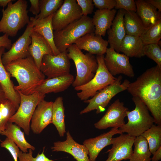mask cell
<instances>
[{
    "label": "cell",
    "instance_id": "cell-1",
    "mask_svg": "<svg viewBox=\"0 0 161 161\" xmlns=\"http://www.w3.org/2000/svg\"><path fill=\"white\" fill-rule=\"evenodd\" d=\"M132 96L139 97L150 112L157 125H161V68L157 65L148 69L127 89Z\"/></svg>",
    "mask_w": 161,
    "mask_h": 161
},
{
    "label": "cell",
    "instance_id": "cell-2",
    "mask_svg": "<svg viewBox=\"0 0 161 161\" xmlns=\"http://www.w3.org/2000/svg\"><path fill=\"white\" fill-rule=\"evenodd\" d=\"M4 66L18 83V85L14 86L15 89L25 95L34 93L45 79V76L38 69L30 55L13 61Z\"/></svg>",
    "mask_w": 161,
    "mask_h": 161
},
{
    "label": "cell",
    "instance_id": "cell-3",
    "mask_svg": "<svg viewBox=\"0 0 161 161\" xmlns=\"http://www.w3.org/2000/svg\"><path fill=\"white\" fill-rule=\"evenodd\" d=\"M13 1L9 3L5 9L2 10L0 33L13 37L16 35L19 30L29 23L30 18L28 15L26 0H18L13 4Z\"/></svg>",
    "mask_w": 161,
    "mask_h": 161
},
{
    "label": "cell",
    "instance_id": "cell-4",
    "mask_svg": "<svg viewBox=\"0 0 161 161\" xmlns=\"http://www.w3.org/2000/svg\"><path fill=\"white\" fill-rule=\"evenodd\" d=\"M94 31L92 18L82 16L62 30L53 31L55 45L60 52H62L79 38L87 33L94 32Z\"/></svg>",
    "mask_w": 161,
    "mask_h": 161
},
{
    "label": "cell",
    "instance_id": "cell-5",
    "mask_svg": "<svg viewBox=\"0 0 161 161\" xmlns=\"http://www.w3.org/2000/svg\"><path fill=\"white\" fill-rule=\"evenodd\" d=\"M132 100L135 108L127 112L128 122L119 129L123 133H126L135 137L141 135L150 128L154 123V120L145 104L139 97L133 96Z\"/></svg>",
    "mask_w": 161,
    "mask_h": 161
},
{
    "label": "cell",
    "instance_id": "cell-6",
    "mask_svg": "<svg viewBox=\"0 0 161 161\" xmlns=\"http://www.w3.org/2000/svg\"><path fill=\"white\" fill-rule=\"evenodd\" d=\"M69 59L74 62L76 70V75L72 85L74 87L83 85L94 77L98 65L96 58L88 53L84 54L75 44L67 49Z\"/></svg>",
    "mask_w": 161,
    "mask_h": 161
},
{
    "label": "cell",
    "instance_id": "cell-7",
    "mask_svg": "<svg viewBox=\"0 0 161 161\" xmlns=\"http://www.w3.org/2000/svg\"><path fill=\"white\" fill-rule=\"evenodd\" d=\"M104 55L97 56L98 67L94 77L86 83L75 87V89L80 91L77 93L78 97L85 101L92 97L99 92L113 83L116 78L112 75L106 68L104 61Z\"/></svg>",
    "mask_w": 161,
    "mask_h": 161
},
{
    "label": "cell",
    "instance_id": "cell-8",
    "mask_svg": "<svg viewBox=\"0 0 161 161\" xmlns=\"http://www.w3.org/2000/svg\"><path fill=\"white\" fill-rule=\"evenodd\" d=\"M20 98L19 106L16 113L9 119L8 122L14 123L22 128L25 134L29 135L30 130V122L37 105L45 97V95L38 92L25 95L19 91Z\"/></svg>",
    "mask_w": 161,
    "mask_h": 161
},
{
    "label": "cell",
    "instance_id": "cell-9",
    "mask_svg": "<svg viewBox=\"0 0 161 161\" xmlns=\"http://www.w3.org/2000/svg\"><path fill=\"white\" fill-rule=\"evenodd\" d=\"M122 76L120 75L112 84L99 92L92 98L84 101L88 106L80 112V114L96 110L97 114L103 112L112 99L118 93L127 90L130 83L127 79L121 82Z\"/></svg>",
    "mask_w": 161,
    "mask_h": 161
},
{
    "label": "cell",
    "instance_id": "cell-10",
    "mask_svg": "<svg viewBox=\"0 0 161 161\" xmlns=\"http://www.w3.org/2000/svg\"><path fill=\"white\" fill-rule=\"evenodd\" d=\"M35 19L34 17H30V21L23 33L12 44L10 49L3 53L1 59L4 66L13 61L30 56L29 47L31 43V35L34 25Z\"/></svg>",
    "mask_w": 161,
    "mask_h": 161
},
{
    "label": "cell",
    "instance_id": "cell-11",
    "mask_svg": "<svg viewBox=\"0 0 161 161\" xmlns=\"http://www.w3.org/2000/svg\"><path fill=\"white\" fill-rule=\"evenodd\" d=\"M70 63L66 50L57 55H47L43 57L40 70L48 78L69 73Z\"/></svg>",
    "mask_w": 161,
    "mask_h": 161
},
{
    "label": "cell",
    "instance_id": "cell-12",
    "mask_svg": "<svg viewBox=\"0 0 161 161\" xmlns=\"http://www.w3.org/2000/svg\"><path fill=\"white\" fill-rule=\"evenodd\" d=\"M83 15L81 9L75 0H64L54 14L52 24L54 31L62 30L79 19Z\"/></svg>",
    "mask_w": 161,
    "mask_h": 161
},
{
    "label": "cell",
    "instance_id": "cell-13",
    "mask_svg": "<svg viewBox=\"0 0 161 161\" xmlns=\"http://www.w3.org/2000/svg\"><path fill=\"white\" fill-rule=\"evenodd\" d=\"M104 61L106 66L113 76L120 74L130 78L135 75L129 57L124 54L116 52L111 47L107 48Z\"/></svg>",
    "mask_w": 161,
    "mask_h": 161
},
{
    "label": "cell",
    "instance_id": "cell-14",
    "mask_svg": "<svg viewBox=\"0 0 161 161\" xmlns=\"http://www.w3.org/2000/svg\"><path fill=\"white\" fill-rule=\"evenodd\" d=\"M128 110L123 103L117 99L109 107L103 117L94 124L95 127L100 130L110 127L119 128L125 124L124 119Z\"/></svg>",
    "mask_w": 161,
    "mask_h": 161
},
{
    "label": "cell",
    "instance_id": "cell-15",
    "mask_svg": "<svg viewBox=\"0 0 161 161\" xmlns=\"http://www.w3.org/2000/svg\"><path fill=\"white\" fill-rule=\"evenodd\" d=\"M135 137L128 134H122L113 137L112 146L106 152L108 158L105 161H121L129 160L133 151L132 147Z\"/></svg>",
    "mask_w": 161,
    "mask_h": 161
},
{
    "label": "cell",
    "instance_id": "cell-16",
    "mask_svg": "<svg viewBox=\"0 0 161 161\" xmlns=\"http://www.w3.org/2000/svg\"><path fill=\"white\" fill-rule=\"evenodd\" d=\"M52 102L43 99L37 105L30 124V129L34 134H40L48 125L52 123Z\"/></svg>",
    "mask_w": 161,
    "mask_h": 161
},
{
    "label": "cell",
    "instance_id": "cell-17",
    "mask_svg": "<svg viewBox=\"0 0 161 161\" xmlns=\"http://www.w3.org/2000/svg\"><path fill=\"white\" fill-rule=\"evenodd\" d=\"M66 140L58 141L53 143L51 148L52 151H63L72 155L77 161H90L89 151L83 145L76 142L71 135L69 131L66 132Z\"/></svg>",
    "mask_w": 161,
    "mask_h": 161
},
{
    "label": "cell",
    "instance_id": "cell-18",
    "mask_svg": "<svg viewBox=\"0 0 161 161\" xmlns=\"http://www.w3.org/2000/svg\"><path fill=\"white\" fill-rule=\"evenodd\" d=\"M123 132L117 128H112L106 133L93 138L85 140L83 143L89 151L90 161H95L99 154L105 147L112 145L113 136Z\"/></svg>",
    "mask_w": 161,
    "mask_h": 161
},
{
    "label": "cell",
    "instance_id": "cell-19",
    "mask_svg": "<svg viewBox=\"0 0 161 161\" xmlns=\"http://www.w3.org/2000/svg\"><path fill=\"white\" fill-rule=\"evenodd\" d=\"M74 44L80 50L84 49L90 54L99 56L106 53L109 43L102 37L92 32L79 38Z\"/></svg>",
    "mask_w": 161,
    "mask_h": 161
},
{
    "label": "cell",
    "instance_id": "cell-20",
    "mask_svg": "<svg viewBox=\"0 0 161 161\" xmlns=\"http://www.w3.org/2000/svg\"><path fill=\"white\" fill-rule=\"evenodd\" d=\"M31 37V43L29 47V53L40 70L44 56L47 55H54V53L48 42L38 33L32 31Z\"/></svg>",
    "mask_w": 161,
    "mask_h": 161
},
{
    "label": "cell",
    "instance_id": "cell-21",
    "mask_svg": "<svg viewBox=\"0 0 161 161\" xmlns=\"http://www.w3.org/2000/svg\"><path fill=\"white\" fill-rule=\"evenodd\" d=\"M125 10L120 9L113 20L110 28L107 31L108 41L110 47L119 53L121 43L126 35L123 19Z\"/></svg>",
    "mask_w": 161,
    "mask_h": 161
},
{
    "label": "cell",
    "instance_id": "cell-22",
    "mask_svg": "<svg viewBox=\"0 0 161 161\" xmlns=\"http://www.w3.org/2000/svg\"><path fill=\"white\" fill-rule=\"evenodd\" d=\"M74 77L69 73L59 77L44 80L43 83L35 90L37 92L45 95L50 93H58L67 89L74 81Z\"/></svg>",
    "mask_w": 161,
    "mask_h": 161
},
{
    "label": "cell",
    "instance_id": "cell-23",
    "mask_svg": "<svg viewBox=\"0 0 161 161\" xmlns=\"http://www.w3.org/2000/svg\"><path fill=\"white\" fill-rule=\"evenodd\" d=\"M5 48H0V84L7 99L13 103L16 109H18L20 102L18 93L14 88V85L10 78V75L6 69L2 61V56L5 52Z\"/></svg>",
    "mask_w": 161,
    "mask_h": 161
},
{
    "label": "cell",
    "instance_id": "cell-24",
    "mask_svg": "<svg viewBox=\"0 0 161 161\" xmlns=\"http://www.w3.org/2000/svg\"><path fill=\"white\" fill-rule=\"evenodd\" d=\"M116 13V10L114 9L96 10L92 18L95 27L94 33L96 35L101 37L105 36L106 31L112 24Z\"/></svg>",
    "mask_w": 161,
    "mask_h": 161
},
{
    "label": "cell",
    "instance_id": "cell-25",
    "mask_svg": "<svg viewBox=\"0 0 161 161\" xmlns=\"http://www.w3.org/2000/svg\"><path fill=\"white\" fill-rule=\"evenodd\" d=\"M136 12L146 28L161 19V12L150 4L144 0L135 1Z\"/></svg>",
    "mask_w": 161,
    "mask_h": 161
},
{
    "label": "cell",
    "instance_id": "cell-26",
    "mask_svg": "<svg viewBox=\"0 0 161 161\" xmlns=\"http://www.w3.org/2000/svg\"><path fill=\"white\" fill-rule=\"evenodd\" d=\"M54 14L41 20L35 18L32 31L38 33L48 42L52 48L54 55H57L60 52L55 47L54 41L53 30L52 24Z\"/></svg>",
    "mask_w": 161,
    "mask_h": 161
},
{
    "label": "cell",
    "instance_id": "cell-27",
    "mask_svg": "<svg viewBox=\"0 0 161 161\" xmlns=\"http://www.w3.org/2000/svg\"><path fill=\"white\" fill-rule=\"evenodd\" d=\"M144 46L140 37L126 35L121 43L120 51L129 57L140 58L145 56Z\"/></svg>",
    "mask_w": 161,
    "mask_h": 161
},
{
    "label": "cell",
    "instance_id": "cell-28",
    "mask_svg": "<svg viewBox=\"0 0 161 161\" xmlns=\"http://www.w3.org/2000/svg\"><path fill=\"white\" fill-rule=\"evenodd\" d=\"M1 134L11 139L23 152H28V149H35V148L26 140L24 133L20 128L15 123L8 122L6 129Z\"/></svg>",
    "mask_w": 161,
    "mask_h": 161
},
{
    "label": "cell",
    "instance_id": "cell-29",
    "mask_svg": "<svg viewBox=\"0 0 161 161\" xmlns=\"http://www.w3.org/2000/svg\"><path fill=\"white\" fill-rule=\"evenodd\" d=\"M123 22L126 35L140 37L146 29L134 11L125 10Z\"/></svg>",
    "mask_w": 161,
    "mask_h": 161
},
{
    "label": "cell",
    "instance_id": "cell-30",
    "mask_svg": "<svg viewBox=\"0 0 161 161\" xmlns=\"http://www.w3.org/2000/svg\"><path fill=\"white\" fill-rule=\"evenodd\" d=\"M64 111L63 98L58 97L53 102L52 119V124L55 127L61 137H63L66 132Z\"/></svg>",
    "mask_w": 161,
    "mask_h": 161
},
{
    "label": "cell",
    "instance_id": "cell-31",
    "mask_svg": "<svg viewBox=\"0 0 161 161\" xmlns=\"http://www.w3.org/2000/svg\"><path fill=\"white\" fill-rule=\"evenodd\" d=\"M134 148L129 161H151V154L147 140L141 135L135 137Z\"/></svg>",
    "mask_w": 161,
    "mask_h": 161
},
{
    "label": "cell",
    "instance_id": "cell-32",
    "mask_svg": "<svg viewBox=\"0 0 161 161\" xmlns=\"http://www.w3.org/2000/svg\"><path fill=\"white\" fill-rule=\"evenodd\" d=\"M141 135L147 141L151 154L161 146V125L154 124Z\"/></svg>",
    "mask_w": 161,
    "mask_h": 161
},
{
    "label": "cell",
    "instance_id": "cell-33",
    "mask_svg": "<svg viewBox=\"0 0 161 161\" xmlns=\"http://www.w3.org/2000/svg\"><path fill=\"white\" fill-rule=\"evenodd\" d=\"M140 38L144 45L158 44L161 38V19L146 28Z\"/></svg>",
    "mask_w": 161,
    "mask_h": 161
},
{
    "label": "cell",
    "instance_id": "cell-34",
    "mask_svg": "<svg viewBox=\"0 0 161 161\" xmlns=\"http://www.w3.org/2000/svg\"><path fill=\"white\" fill-rule=\"evenodd\" d=\"M64 1L63 0H39L40 13L34 18L41 20L55 13Z\"/></svg>",
    "mask_w": 161,
    "mask_h": 161
},
{
    "label": "cell",
    "instance_id": "cell-35",
    "mask_svg": "<svg viewBox=\"0 0 161 161\" xmlns=\"http://www.w3.org/2000/svg\"><path fill=\"white\" fill-rule=\"evenodd\" d=\"M17 111L13 103L6 99L0 104V134L6 128L8 120Z\"/></svg>",
    "mask_w": 161,
    "mask_h": 161
},
{
    "label": "cell",
    "instance_id": "cell-36",
    "mask_svg": "<svg viewBox=\"0 0 161 161\" xmlns=\"http://www.w3.org/2000/svg\"><path fill=\"white\" fill-rule=\"evenodd\" d=\"M144 55L153 60L161 68V49L158 44L144 45Z\"/></svg>",
    "mask_w": 161,
    "mask_h": 161
},
{
    "label": "cell",
    "instance_id": "cell-37",
    "mask_svg": "<svg viewBox=\"0 0 161 161\" xmlns=\"http://www.w3.org/2000/svg\"><path fill=\"white\" fill-rule=\"evenodd\" d=\"M44 148L41 154L38 153L35 157L32 156L33 151L31 149H28V152L24 153L21 151L18 156L19 161H53L49 159L44 153Z\"/></svg>",
    "mask_w": 161,
    "mask_h": 161
},
{
    "label": "cell",
    "instance_id": "cell-38",
    "mask_svg": "<svg viewBox=\"0 0 161 161\" xmlns=\"http://www.w3.org/2000/svg\"><path fill=\"white\" fill-rule=\"evenodd\" d=\"M0 146L9 151L14 161H18V156L20 151L18 147L11 139L7 137L4 141L1 142Z\"/></svg>",
    "mask_w": 161,
    "mask_h": 161
},
{
    "label": "cell",
    "instance_id": "cell-39",
    "mask_svg": "<svg viewBox=\"0 0 161 161\" xmlns=\"http://www.w3.org/2000/svg\"><path fill=\"white\" fill-rule=\"evenodd\" d=\"M115 8L125 10L136 12V6L134 0H115Z\"/></svg>",
    "mask_w": 161,
    "mask_h": 161
},
{
    "label": "cell",
    "instance_id": "cell-40",
    "mask_svg": "<svg viewBox=\"0 0 161 161\" xmlns=\"http://www.w3.org/2000/svg\"><path fill=\"white\" fill-rule=\"evenodd\" d=\"M76 1L81 9L83 16H87L88 15L92 13L94 6L92 0H77Z\"/></svg>",
    "mask_w": 161,
    "mask_h": 161
},
{
    "label": "cell",
    "instance_id": "cell-41",
    "mask_svg": "<svg viewBox=\"0 0 161 161\" xmlns=\"http://www.w3.org/2000/svg\"><path fill=\"white\" fill-rule=\"evenodd\" d=\"M94 5L98 10H112L115 7V0H93Z\"/></svg>",
    "mask_w": 161,
    "mask_h": 161
},
{
    "label": "cell",
    "instance_id": "cell-42",
    "mask_svg": "<svg viewBox=\"0 0 161 161\" xmlns=\"http://www.w3.org/2000/svg\"><path fill=\"white\" fill-rule=\"evenodd\" d=\"M9 36L6 34H4L2 36H0V48L4 47L7 49L9 50L12 46V41L9 38Z\"/></svg>",
    "mask_w": 161,
    "mask_h": 161
},
{
    "label": "cell",
    "instance_id": "cell-43",
    "mask_svg": "<svg viewBox=\"0 0 161 161\" xmlns=\"http://www.w3.org/2000/svg\"><path fill=\"white\" fill-rule=\"evenodd\" d=\"M31 4L29 11L35 16L38 15L40 13L39 0H29Z\"/></svg>",
    "mask_w": 161,
    "mask_h": 161
},
{
    "label": "cell",
    "instance_id": "cell-44",
    "mask_svg": "<svg viewBox=\"0 0 161 161\" xmlns=\"http://www.w3.org/2000/svg\"><path fill=\"white\" fill-rule=\"evenodd\" d=\"M145 1L155 8L159 12H161V0H146Z\"/></svg>",
    "mask_w": 161,
    "mask_h": 161
},
{
    "label": "cell",
    "instance_id": "cell-45",
    "mask_svg": "<svg viewBox=\"0 0 161 161\" xmlns=\"http://www.w3.org/2000/svg\"><path fill=\"white\" fill-rule=\"evenodd\" d=\"M152 154L153 156L151 158V161H159L161 159V146Z\"/></svg>",
    "mask_w": 161,
    "mask_h": 161
},
{
    "label": "cell",
    "instance_id": "cell-46",
    "mask_svg": "<svg viewBox=\"0 0 161 161\" xmlns=\"http://www.w3.org/2000/svg\"><path fill=\"white\" fill-rule=\"evenodd\" d=\"M6 99L7 98L0 84V104Z\"/></svg>",
    "mask_w": 161,
    "mask_h": 161
},
{
    "label": "cell",
    "instance_id": "cell-47",
    "mask_svg": "<svg viewBox=\"0 0 161 161\" xmlns=\"http://www.w3.org/2000/svg\"><path fill=\"white\" fill-rule=\"evenodd\" d=\"M12 0H0V7L4 8L6 7L8 4Z\"/></svg>",
    "mask_w": 161,
    "mask_h": 161
},
{
    "label": "cell",
    "instance_id": "cell-48",
    "mask_svg": "<svg viewBox=\"0 0 161 161\" xmlns=\"http://www.w3.org/2000/svg\"></svg>",
    "mask_w": 161,
    "mask_h": 161
}]
</instances>
